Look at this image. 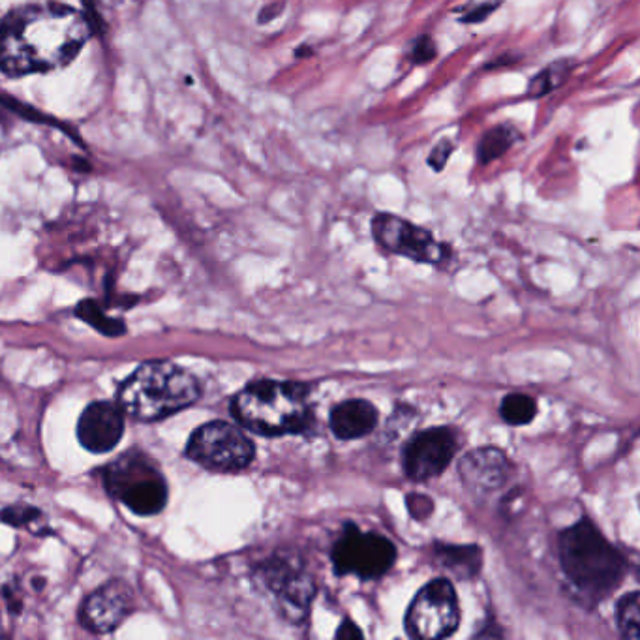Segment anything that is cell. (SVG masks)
Masks as SVG:
<instances>
[{"label":"cell","instance_id":"1","mask_svg":"<svg viewBox=\"0 0 640 640\" xmlns=\"http://www.w3.org/2000/svg\"><path fill=\"white\" fill-rule=\"evenodd\" d=\"M91 32L89 19L70 6H19L0 25V70L17 77L66 66Z\"/></svg>","mask_w":640,"mask_h":640},{"label":"cell","instance_id":"2","mask_svg":"<svg viewBox=\"0 0 640 640\" xmlns=\"http://www.w3.org/2000/svg\"><path fill=\"white\" fill-rule=\"evenodd\" d=\"M560 560L565 577L590 603L612 594L624 579L625 558L592 522L580 520L560 535Z\"/></svg>","mask_w":640,"mask_h":640},{"label":"cell","instance_id":"3","mask_svg":"<svg viewBox=\"0 0 640 640\" xmlns=\"http://www.w3.org/2000/svg\"><path fill=\"white\" fill-rule=\"evenodd\" d=\"M199 397V381L190 372L168 361H151L124 380L119 406L139 421H160L196 404Z\"/></svg>","mask_w":640,"mask_h":640},{"label":"cell","instance_id":"4","mask_svg":"<svg viewBox=\"0 0 640 640\" xmlns=\"http://www.w3.org/2000/svg\"><path fill=\"white\" fill-rule=\"evenodd\" d=\"M308 393L303 383L256 381L233 398L231 412L244 428L261 436L295 434L312 419Z\"/></svg>","mask_w":640,"mask_h":640},{"label":"cell","instance_id":"5","mask_svg":"<svg viewBox=\"0 0 640 640\" xmlns=\"http://www.w3.org/2000/svg\"><path fill=\"white\" fill-rule=\"evenodd\" d=\"M106 488L132 513L151 517L168 503V483L151 458L130 451L106 468Z\"/></svg>","mask_w":640,"mask_h":640},{"label":"cell","instance_id":"6","mask_svg":"<svg viewBox=\"0 0 640 640\" xmlns=\"http://www.w3.org/2000/svg\"><path fill=\"white\" fill-rule=\"evenodd\" d=\"M186 455L211 472L235 473L252 464L256 447L243 430L224 421H214L192 434Z\"/></svg>","mask_w":640,"mask_h":640},{"label":"cell","instance_id":"7","mask_svg":"<svg viewBox=\"0 0 640 640\" xmlns=\"http://www.w3.org/2000/svg\"><path fill=\"white\" fill-rule=\"evenodd\" d=\"M331 558L338 575L374 580L380 579L397 562V549L387 537L366 534L355 524H346L336 539Z\"/></svg>","mask_w":640,"mask_h":640},{"label":"cell","instance_id":"8","mask_svg":"<svg viewBox=\"0 0 640 640\" xmlns=\"http://www.w3.org/2000/svg\"><path fill=\"white\" fill-rule=\"evenodd\" d=\"M460 622L457 592L447 579L428 582L415 595L406 614V631L412 639H447Z\"/></svg>","mask_w":640,"mask_h":640},{"label":"cell","instance_id":"9","mask_svg":"<svg viewBox=\"0 0 640 640\" xmlns=\"http://www.w3.org/2000/svg\"><path fill=\"white\" fill-rule=\"evenodd\" d=\"M372 233L381 248H385L387 252L419 263L442 265L451 256V248L447 244L438 243L430 231L419 228L404 218H398L395 214H376V218L372 220Z\"/></svg>","mask_w":640,"mask_h":640},{"label":"cell","instance_id":"10","mask_svg":"<svg viewBox=\"0 0 640 640\" xmlns=\"http://www.w3.org/2000/svg\"><path fill=\"white\" fill-rule=\"evenodd\" d=\"M457 451V434L451 428L419 432L404 449V472L412 481H428L445 472Z\"/></svg>","mask_w":640,"mask_h":640},{"label":"cell","instance_id":"11","mask_svg":"<svg viewBox=\"0 0 640 640\" xmlns=\"http://www.w3.org/2000/svg\"><path fill=\"white\" fill-rule=\"evenodd\" d=\"M261 577L265 586L280 599L282 609L288 612L291 620L297 622L305 618L316 588L314 580L301 565L275 558L263 564Z\"/></svg>","mask_w":640,"mask_h":640},{"label":"cell","instance_id":"12","mask_svg":"<svg viewBox=\"0 0 640 640\" xmlns=\"http://www.w3.org/2000/svg\"><path fill=\"white\" fill-rule=\"evenodd\" d=\"M132 610V590L121 580H113L89 595L79 612V622L92 633H109L117 629Z\"/></svg>","mask_w":640,"mask_h":640},{"label":"cell","instance_id":"13","mask_svg":"<svg viewBox=\"0 0 640 640\" xmlns=\"http://www.w3.org/2000/svg\"><path fill=\"white\" fill-rule=\"evenodd\" d=\"M124 434V412L119 404L100 400L81 413L77 438L92 453H107L117 447Z\"/></svg>","mask_w":640,"mask_h":640},{"label":"cell","instance_id":"14","mask_svg":"<svg viewBox=\"0 0 640 640\" xmlns=\"http://www.w3.org/2000/svg\"><path fill=\"white\" fill-rule=\"evenodd\" d=\"M458 473L464 487L483 498L505 485L509 477V460L496 447H481L460 460Z\"/></svg>","mask_w":640,"mask_h":640},{"label":"cell","instance_id":"15","mask_svg":"<svg viewBox=\"0 0 640 640\" xmlns=\"http://www.w3.org/2000/svg\"><path fill=\"white\" fill-rule=\"evenodd\" d=\"M378 425V410L361 398L338 404L331 413V430L340 440L365 438Z\"/></svg>","mask_w":640,"mask_h":640},{"label":"cell","instance_id":"16","mask_svg":"<svg viewBox=\"0 0 640 640\" xmlns=\"http://www.w3.org/2000/svg\"><path fill=\"white\" fill-rule=\"evenodd\" d=\"M436 562L453 573L457 579L470 580L479 575L483 565V554L479 547H458V545H436Z\"/></svg>","mask_w":640,"mask_h":640},{"label":"cell","instance_id":"17","mask_svg":"<svg viewBox=\"0 0 640 640\" xmlns=\"http://www.w3.org/2000/svg\"><path fill=\"white\" fill-rule=\"evenodd\" d=\"M519 139L520 134L515 126L498 124V126L490 128L477 145L479 164H490V162L502 158L503 154L507 153Z\"/></svg>","mask_w":640,"mask_h":640},{"label":"cell","instance_id":"18","mask_svg":"<svg viewBox=\"0 0 640 640\" xmlns=\"http://www.w3.org/2000/svg\"><path fill=\"white\" fill-rule=\"evenodd\" d=\"M573 66H575L573 61L552 62L545 70H541L537 76L532 77V81L528 85V96L543 98L550 92L556 91L567 81V76L571 74Z\"/></svg>","mask_w":640,"mask_h":640},{"label":"cell","instance_id":"19","mask_svg":"<svg viewBox=\"0 0 640 640\" xmlns=\"http://www.w3.org/2000/svg\"><path fill=\"white\" fill-rule=\"evenodd\" d=\"M500 413H502L505 423H509L513 427H522V425H528L534 421L537 404H535L534 398L528 397V395L513 393V395H507L503 398Z\"/></svg>","mask_w":640,"mask_h":640},{"label":"cell","instance_id":"20","mask_svg":"<svg viewBox=\"0 0 640 640\" xmlns=\"http://www.w3.org/2000/svg\"><path fill=\"white\" fill-rule=\"evenodd\" d=\"M616 622L627 639H639V594L631 592L616 607Z\"/></svg>","mask_w":640,"mask_h":640},{"label":"cell","instance_id":"21","mask_svg":"<svg viewBox=\"0 0 640 640\" xmlns=\"http://www.w3.org/2000/svg\"><path fill=\"white\" fill-rule=\"evenodd\" d=\"M77 314H79V318L89 321L92 327H96V329L102 331L104 335L117 336L124 333V323L106 318V316L100 312V308L96 306V303H92V301L81 303L79 308H77Z\"/></svg>","mask_w":640,"mask_h":640},{"label":"cell","instance_id":"22","mask_svg":"<svg viewBox=\"0 0 640 640\" xmlns=\"http://www.w3.org/2000/svg\"><path fill=\"white\" fill-rule=\"evenodd\" d=\"M436 55H438V49H436V42L432 36L423 34L415 40L412 47V61L415 64H427V62L434 61Z\"/></svg>","mask_w":640,"mask_h":640},{"label":"cell","instance_id":"23","mask_svg":"<svg viewBox=\"0 0 640 640\" xmlns=\"http://www.w3.org/2000/svg\"><path fill=\"white\" fill-rule=\"evenodd\" d=\"M453 153H455V143L451 139H442L428 154V166L440 173L447 166V162H449V158Z\"/></svg>","mask_w":640,"mask_h":640},{"label":"cell","instance_id":"24","mask_svg":"<svg viewBox=\"0 0 640 640\" xmlns=\"http://www.w3.org/2000/svg\"><path fill=\"white\" fill-rule=\"evenodd\" d=\"M408 507H410V513L415 519H427L428 515L432 513V502L419 494L408 498Z\"/></svg>","mask_w":640,"mask_h":640},{"label":"cell","instance_id":"25","mask_svg":"<svg viewBox=\"0 0 640 640\" xmlns=\"http://www.w3.org/2000/svg\"><path fill=\"white\" fill-rule=\"evenodd\" d=\"M498 2H494V4H479V6H475L472 12L468 14V16L462 17V23H483L487 17H490V14H494L496 10H498Z\"/></svg>","mask_w":640,"mask_h":640},{"label":"cell","instance_id":"26","mask_svg":"<svg viewBox=\"0 0 640 640\" xmlns=\"http://www.w3.org/2000/svg\"><path fill=\"white\" fill-rule=\"evenodd\" d=\"M282 12H284V2H271L261 10L258 21H260L261 25L263 23H271V21H275L276 17H280Z\"/></svg>","mask_w":640,"mask_h":640},{"label":"cell","instance_id":"27","mask_svg":"<svg viewBox=\"0 0 640 640\" xmlns=\"http://www.w3.org/2000/svg\"><path fill=\"white\" fill-rule=\"evenodd\" d=\"M355 637H363V631L355 624H351L350 620H346L344 625L336 631V639H355Z\"/></svg>","mask_w":640,"mask_h":640},{"label":"cell","instance_id":"28","mask_svg":"<svg viewBox=\"0 0 640 640\" xmlns=\"http://www.w3.org/2000/svg\"><path fill=\"white\" fill-rule=\"evenodd\" d=\"M121 0H85V4L92 8V14H94V21H98V14L94 12V4H102V6H117Z\"/></svg>","mask_w":640,"mask_h":640},{"label":"cell","instance_id":"29","mask_svg":"<svg viewBox=\"0 0 640 640\" xmlns=\"http://www.w3.org/2000/svg\"><path fill=\"white\" fill-rule=\"evenodd\" d=\"M301 47H303V49H297V53H295V55H297L299 59H301V57H306V55H312V49H310V47L308 46H301Z\"/></svg>","mask_w":640,"mask_h":640}]
</instances>
